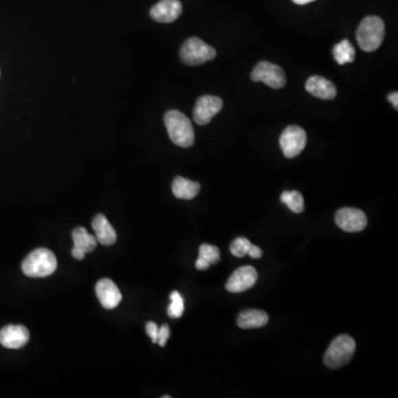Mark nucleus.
Returning a JSON list of instances; mask_svg holds the SVG:
<instances>
[{
	"mask_svg": "<svg viewBox=\"0 0 398 398\" xmlns=\"http://www.w3.org/2000/svg\"><path fill=\"white\" fill-rule=\"evenodd\" d=\"M165 126L170 141L177 146L192 147L195 142V133L192 122L181 111L170 110L164 115Z\"/></svg>",
	"mask_w": 398,
	"mask_h": 398,
	"instance_id": "obj_1",
	"label": "nucleus"
},
{
	"mask_svg": "<svg viewBox=\"0 0 398 398\" xmlns=\"http://www.w3.org/2000/svg\"><path fill=\"white\" fill-rule=\"evenodd\" d=\"M384 37V21L377 16L364 18L356 30V40L362 50L366 52L377 50L383 43Z\"/></svg>",
	"mask_w": 398,
	"mask_h": 398,
	"instance_id": "obj_2",
	"label": "nucleus"
},
{
	"mask_svg": "<svg viewBox=\"0 0 398 398\" xmlns=\"http://www.w3.org/2000/svg\"><path fill=\"white\" fill-rule=\"evenodd\" d=\"M57 258L49 249L39 248L27 256L23 263V272L27 277L45 278L57 269Z\"/></svg>",
	"mask_w": 398,
	"mask_h": 398,
	"instance_id": "obj_3",
	"label": "nucleus"
},
{
	"mask_svg": "<svg viewBox=\"0 0 398 398\" xmlns=\"http://www.w3.org/2000/svg\"><path fill=\"white\" fill-rule=\"evenodd\" d=\"M355 341L346 334H342L334 339L325 352L324 363L329 368H340L348 364L355 352Z\"/></svg>",
	"mask_w": 398,
	"mask_h": 398,
	"instance_id": "obj_4",
	"label": "nucleus"
},
{
	"mask_svg": "<svg viewBox=\"0 0 398 398\" xmlns=\"http://www.w3.org/2000/svg\"><path fill=\"white\" fill-rule=\"evenodd\" d=\"M181 61L187 65H201L215 59L216 50L197 37L188 38L179 51Z\"/></svg>",
	"mask_w": 398,
	"mask_h": 398,
	"instance_id": "obj_5",
	"label": "nucleus"
},
{
	"mask_svg": "<svg viewBox=\"0 0 398 398\" xmlns=\"http://www.w3.org/2000/svg\"><path fill=\"white\" fill-rule=\"evenodd\" d=\"M307 133L302 127L298 125H290L285 127L280 136V147L287 158L297 157L300 153L305 150L307 145Z\"/></svg>",
	"mask_w": 398,
	"mask_h": 398,
	"instance_id": "obj_6",
	"label": "nucleus"
},
{
	"mask_svg": "<svg viewBox=\"0 0 398 398\" xmlns=\"http://www.w3.org/2000/svg\"><path fill=\"white\" fill-rule=\"evenodd\" d=\"M250 78L254 82H263L272 89L283 88L287 82L285 70L279 65L268 61L258 63Z\"/></svg>",
	"mask_w": 398,
	"mask_h": 398,
	"instance_id": "obj_7",
	"label": "nucleus"
},
{
	"mask_svg": "<svg viewBox=\"0 0 398 398\" xmlns=\"http://www.w3.org/2000/svg\"><path fill=\"white\" fill-rule=\"evenodd\" d=\"M223 100L218 96H203L196 101L195 108L192 112L194 121L198 125H206L217 115L223 109Z\"/></svg>",
	"mask_w": 398,
	"mask_h": 398,
	"instance_id": "obj_8",
	"label": "nucleus"
},
{
	"mask_svg": "<svg viewBox=\"0 0 398 398\" xmlns=\"http://www.w3.org/2000/svg\"><path fill=\"white\" fill-rule=\"evenodd\" d=\"M335 223L344 232H359L367 226V217L361 209L345 207L336 212Z\"/></svg>",
	"mask_w": 398,
	"mask_h": 398,
	"instance_id": "obj_9",
	"label": "nucleus"
},
{
	"mask_svg": "<svg viewBox=\"0 0 398 398\" xmlns=\"http://www.w3.org/2000/svg\"><path fill=\"white\" fill-rule=\"evenodd\" d=\"M257 279L258 274L254 267H241L230 276L226 283V289L232 294H239L252 288Z\"/></svg>",
	"mask_w": 398,
	"mask_h": 398,
	"instance_id": "obj_10",
	"label": "nucleus"
},
{
	"mask_svg": "<svg viewBox=\"0 0 398 398\" xmlns=\"http://www.w3.org/2000/svg\"><path fill=\"white\" fill-rule=\"evenodd\" d=\"M183 12L179 0H161L151 9V17L157 23H170L179 18Z\"/></svg>",
	"mask_w": 398,
	"mask_h": 398,
	"instance_id": "obj_11",
	"label": "nucleus"
},
{
	"mask_svg": "<svg viewBox=\"0 0 398 398\" xmlns=\"http://www.w3.org/2000/svg\"><path fill=\"white\" fill-rule=\"evenodd\" d=\"M30 339L28 329L23 325H7L0 331V344L7 349L23 348Z\"/></svg>",
	"mask_w": 398,
	"mask_h": 398,
	"instance_id": "obj_12",
	"label": "nucleus"
},
{
	"mask_svg": "<svg viewBox=\"0 0 398 398\" xmlns=\"http://www.w3.org/2000/svg\"><path fill=\"white\" fill-rule=\"evenodd\" d=\"M96 297L103 308L112 310L122 301V294L118 285L110 279H101L96 285Z\"/></svg>",
	"mask_w": 398,
	"mask_h": 398,
	"instance_id": "obj_13",
	"label": "nucleus"
},
{
	"mask_svg": "<svg viewBox=\"0 0 398 398\" xmlns=\"http://www.w3.org/2000/svg\"><path fill=\"white\" fill-rule=\"evenodd\" d=\"M305 90L321 100H333L336 96L335 85L323 76H310L305 83Z\"/></svg>",
	"mask_w": 398,
	"mask_h": 398,
	"instance_id": "obj_14",
	"label": "nucleus"
},
{
	"mask_svg": "<svg viewBox=\"0 0 398 398\" xmlns=\"http://www.w3.org/2000/svg\"><path fill=\"white\" fill-rule=\"evenodd\" d=\"M92 228L96 232V241L98 243H101L103 246H112L115 243L116 232L115 229L112 227L108 219L104 215H96L92 221Z\"/></svg>",
	"mask_w": 398,
	"mask_h": 398,
	"instance_id": "obj_15",
	"label": "nucleus"
},
{
	"mask_svg": "<svg viewBox=\"0 0 398 398\" xmlns=\"http://www.w3.org/2000/svg\"><path fill=\"white\" fill-rule=\"evenodd\" d=\"M268 314L265 313V311L250 309V310L243 311L239 314L237 324L239 328L248 330V329L263 328L268 323Z\"/></svg>",
	"mask_w": 398,
	"mask_h": 398,
	"instance_id": "obj_16",
	"label": "nucleus"
},
{
	"mask_svg": "<svg viewBox=\"0 0 398 398\" xmlns=\"http://www.w3.org/2000/svg\"><path fill=\"white\" fill-rule=\"evenodd\" d=\"M172 190L176 198L190 201L198 195V192L201 190V185L187 178L177 176L173 181Z\"/></svg>",
	"mask_w": 398,
	"mask_h": 398,
	"instance_id": "obj_17",
	"label": "nucleus"
},
{
	"mask_svg": "<svg viewBox=\"0 0 398 398\" xmlns=\"http://www.w3.org/2000/svg\"><path fill=\"white\" fill-rule=\"evenodd\" d=\"M72 239H74V248L80 252L88 254L93 252L98 245L96 236L89 234L87 229L83 227H78L72 232Z\"/></svg>",
	"mask_w": 398,
	"mask_h": 398,
	"instance_id": "obj_18",
	"label": "nucleus"
},
{
	"mask_svg": "<svg viewBox=\"0 0 398 398\" xmlns=\"http://www.w3.org/2000/svg\"><path fill=\"white\" fill-rule=\"evenodd\" d=\"M332 54H333L336 63L341 65L353 63L354 59H355V48L346 39L334 45Z\"/></svg>",
	"mask_w": 398,
	"mask_h": 398,
	"instance_id": "obj_19",
	"label": "nucleus"
},
{
	"mask_svg": "<svg viewBox=\"0 0 398 398\" xmlns=\"http://www.w3.org/2000/svg\"><path fill=\"white\" fill-rule=\"evenodd\" d=\"M281 201L285 203L292 212L296 214H300L305 210V201H303V196L301 192L297 190H285L281 194Z\"/></svg>",
	"mask_w": 398,
	"mask_h": 398,
	"instance_id": "obj_20",
	"label": "nucleus"
},
{
	"mask_svg": "<svg viewBox=\"0 0 398 398\" xmlns=\"http://www.w3.org/2000/svg\"><path fill=\"white\" fill-rule=\"evenodd\" d=\"M170 307L167 309V313L173 319H178L183 316L184 310H185V305H184V299L181 294H178L177 291H174L170 294Z\"/></svg>",
	"mask_w": 398,
	"mask_h": 398,
	"instance_id": "obj_21",
	"label": "nucleus"
},
{
	"mask_svg": "<svg viewBox=\"0 0 398 398\" xmlns=\"http://www.w3.org/2000/svg\"><path fill=\"white\" fill-rule=\"evenodd\" d=\"M199 257L207 260L210 265H216L221 260V252L217 247L205 243L199 248Z\"/></svg>",
	"mask_w": 398,
	"mask_h": 398,
	"instance_id": "obj_22",
	"label": "nucleus"
},
{
	"mask_svg": "<svg viewBox=\"0 0 398 398\" xmlns=\"http://www.w3.org/2000/svg\"><path fill=\"white\" fill-rule=\"evenodd\" d=\"M252 247V243L245 237H239L234 239L230 245V252L234 257L243 258L248 254L249 249Z\"/></svg>",
	"mask_w": 398,
	"mask_h": 398,
	"instance_id": "obj_23",
	"label": "nucleus"
},
{
	"mask_svg": "<svg viewBox=\"0 0 398 398\" xmlns=\"http://www.w3.org/2000/svg\"><path fill=\"white\" fill-rule=\"evenodd\" d=\"M170 330L168 325H162L161 328H158L157 343L161 346H165L167 341L170 339Z\"/></svg>",
	"mask_w": 398,
	"mask_h": 398,
	"instance_id": "obj_24",
	"label": "nucleus"
},
{
	"mask_svg": "<svg viewBox=\"0 0 398 398\" xmlns=\"http://www.w3.org/2000/svg\"><path fill=\"white\" fill-rule=\"evenodd\" d=\"M146 333L148 334L153 343H157L158 327L156 323L148 322L146 324Z\"/></svg>",
	"mask_w": 398,
	"mask_h": 398,
	"instance_id": "obj_25",
	"label": "nucleus"
},
{
	"mask_svg": "<svg viewBox=\"0 0 398 398\" xmlns=\"http://www.w3.org/2000/svg\"><path fill=\"white\" fill-rule=\"evenodd\" d=\"M248 254L250 257L254 258V259H259V258L263 257V250H261L259 247L254 246V245L252 243V247L249 249Z\"/></svg>",
	"mask_w": 398,
	"mask_h": 398,
	"instance_id": "obj_26",
	"label": "nucleus"
},
{
	"mask_svg": "<svg viewBox=\"0 0 398 398\" xmlns=\"http://www.w3.org/2000/svg\"><path fill=\"white\" fill-rule=\"evenodd\" d=\"M195 265L198 270H206V269H208L209 267H210V263H209L207 260L203 259V258L198 257Z\"/></svg>",
	"mask_w": 398,
	"mask_h": 398,
	"instance_id": "obj_27",
	"label": "nucleus"
},
{
	"mask_svg": "<svg viewBox=\"0 0 398 398\" xmlns=\"http://www.w3.org/2000/svg\"><path fill=\"white\" fill-rule=\"evenodd\" d=\"M388 101L392 103L393 107L397 110L398 108V93L397 92H392V93L388 94L387 96Z\"/></svg>",
	"mask_w": 398,
	"mask_h": 398,
	"instance_id": "obj_28",
	"label": "nucleus"
},
{
	"mask_svg": "<svg viewBox=\"0 0 398 398\" xmlns=\"http://www.w3.org/2000/svg\"><path fill=\"white\" fill-rule=\"evenodd\" d=\"M292 1L297 5H307V3H312L314 0H292Z\"/></svg>",
	"mask_w": 398,
	"mask_h": 398,
	"instance_id": "obj_29",
	"label": "nucleus"
}]
</instances>
